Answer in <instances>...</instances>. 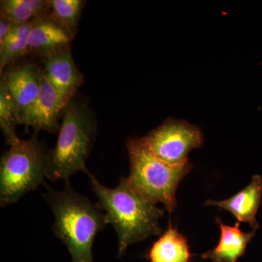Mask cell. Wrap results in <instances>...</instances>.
I'll return each mask as SVG.
<instances>
[{
  "instance_id": "1",
  "label": "cell",
  "mask_w": 262,
  "mask_h": 262,
  "mask_svg": "<svg viewBox=\"0 0 262 262\" xmlns=\"http://www.w3.org/2000/svg\"><path fill=\"white\" fill-rule=\"evenodd\" d=\"M85 173L97 196L98 206L105 211L108 225H113L118 236L117 257L121 258L130 245L161 233L163 210L136 192L127 178L122 177L112 189L101 184L89 170Z\"/></svg>"
},
{
  "instance_id": "2",
  "label": "cell",
  "mask_w": 262,
  "mask_h": 262,
  "mask_svg": "<svg viewBox=\"0 0 262 262\" xmlns=\"http://www.w3.org/2000/svg\"><path fill=\"white\" fill-rule=\"evenodd\" d=\"M43 194L55 216L53 232L68 248L72 262H94L93 245L96 235L108 225L106 215L76 192L70 180L63 190H54L46 185Z\"/></svg>"
},
{
  "instance_id": "3",
  "label": "cell",
  "mask_w": 262,
  "mask_h": 262,
  "mask_svg": "<svg viewBox=\"0 0 262 262\" xmlns=\"http://www.w3.org/2000/svg\"><path fill=\"white\" fill-rule=\"evenodd\" d=\"M58 133L56 146L48 153L46 176L53 182L87 171L86 160L97 134L96 116L85 103L72 98L63 110Z\"/></svg>"
},
{
  "instance_id": "4",
  "label": "cell",
  "mask_w": 262,
  "mask_h": 262,
  "mask_svg": "<svg viewBox=\"0 0 262 262\" xmlns=\"http://www.w3.org/2000/svg\"><path fill=\"white\" fill-rule=\"evenodd\" d=\"M126 147L130 160V174L126 177L129 184L155 204L163 203L171 213L177 208L179 183L192 170V164L184 168L171 166L150 152L140 138H129Z\"/></svg>"
},
{
  "instance_id": "5",
  "label": "cell",
  "mask_w": 262,
  "mask_h": 262,
  "mask_svg": "<svg viewBox=\"0 0 262 262\" xmlns=\"http://www.w3.org/2000/svg\"><path fill=\"white\" fill-rule=\"evenodd\" d=\"M48 150L37 132L27 140L20 139L2 155L0 162V205L17 203L27 193L44 184L47 179Z\"/></svg>"
},
{
  "instance_id": "6",
  "label": "cell",
  "mask_w": 262,
  "mask_h": 262,
  "mask_svg": "<svg viewBox=\"0 0 262 262\" xmlns=\"http://www.w3.org/2000/svg\"><path fill=\"white\" fill-rule=\"evenodd\" d=\"M141 143L155 156L176 168L191 165L189 152L204 142L199 127L177 119H166L158 127L140 138Z\"/></svg>"
},
{
  "instance_id": "7",
  "label": "cell",
  "mask_w": 262,
  "mask_h": 262,
  "mask_svg": "<svg viewBox=\"0 0 262 262\" xmlns=\"http://www.w3.org/2000/svg\"><path fill=\"white\" fill-rule=\"evenodd\" d=\"M42 71L31 63L8 67L2 73L14 104L19 124H23L40 91Z\"/></svg>"
},
{
  "instance_id": "8",
  "label": "cell",
  "mask_w": 262,
  "mask_h": 262,
  "mask_svg": "<svg viewBox=\"0 0 262 262\" xmlns=\"http://www.w3.org/2000/svg\"><path fill=\"white\" fill-rule=\"evenodd\" d=\"M67 104L42 72L39 96L26 115L23 125L32 127L36 132H58L59 119Z\"/></svg>"
},
{
  "instance_id": "9",
  "label": "cell",
  "mask_w": 262,
  "mask_h": 262,
  "mask_svg": "<svg viewBox=\"0 0 262 262\" xmlns=\"http://www.w3.org/2000/svg\"><path fill=\"white\" fill-rule=\"evenodd\" d=\"M42 63L43 74L63 101L68 103L84 82L74 61L70 46L45 58Z\"/></svg>"
},
{
  "instance_id": "10",
  "label": "cell",
  "mask_w": 262,
  "mask_h": 262,
  "mask_svg": "<svg viewBox=\"0 0 262 262\" xmlns=\"http://www.w3.org/2000/svg\"><path fill=\"white\" fill-rule=\"evenodd\" d=\"M70 33L49 15L33 20L29 33L27 55L45 59L70 46Z\"/></svg>"
},
{
  "instance_id": "11",
  "label": "cell",
  "mask_w": 262,
  "mask_h": 262,
  "mask_svg": "<svg viewBox=\"0 0 262 262\" xmlns=\"http://www.w3.org/2000/svg\"><path fill=\"white\" fill-rule=\"evenodd\" d=\"M262 177L253 176L251 183L238 193L225 201H215L208 200L206 206H217L221 210H226L232 213L237 222H244L256 230L259 224L256 221L258 208L261 206Z\"/></svg>"
},
{
  "instance_id": "12",
  "label": "cell",
  "mask_w": 262,
  "mask_h": 262,
  "mask_svg": "<svg viewBox=\"0 0 262 262\" xmlns=\"http://www.w3.org/2000/svg\"><path fill=\"white\" fill-rule=\"evenodd\" d=\"M215 222L221 229L220 241L213 249L203 253L201 257L212 262H237L245 254L248 245L256 235V230L244 232L239 229L238 222L231 227L225 225L221 219L217 218Z\"/></svg>"
},
{
  "instance_id": "13",
  "label": "cell",
  "mask_w": 262,
  "mask_h": 262,
  "mask_svg": "<svg viewBox=\"0 0 262 262\" xmlns=\"http://www.w3.org/2000/svg\"><path fill=\"white\" fill-rule=\"evenodd\" d=\"M191 256L185 236L170 224L146 254L149 262H189Z\"/></svg>"
},
{
  "instance_id": "14",
  "label": "cell",
  "mask_w": 262,
  "mask_h": 262,
  "mask_svg": "<svg viewBox=\"0 0 262 262\" xmlns=\"http://www.w3.org/2000/svg\"><path fill=\"white\" fill-rule=\"evenodd\" d=\"M0 16L14 24L32 21L48 16L51 1L47 0H3L0 4Z\"/></svg>"
},
{
  "instance_id": "15",
  "label": "cell",
  "mask_w": 262,
  "mask_h": 262,
  "mask_svg": "<svg viewBox=\"0 0 262 262\" xmlns=\"http://www.w3.org/2000/svg\"><path fill=\"white\" fill-rule=\"evenodd\" d=\"M33 21V20H32ZM32 21L14 24L8 37L0 45V72L3 73L8 66L27 55L29 33Z\"/></svg>"
},
{
  "instance_id": "16",
  "label": "cell",
  "mask_w": 262,
  "mask_h": 262,
  "mask_svg": "<svg viewBox=\"0 0 262 262\" xmlns=\"http://www.w3.org/2000/svg\"><path fill=\"white\" fill-rule=\"evenodd\" d=\"M84 4L82 0H51L49 17L74 38Z\"/></svg>"
},
{
  "instance_id": "17",
  "label": "cell",
  "mask_w": 262,
  "mask_h": 262,
  "mask_svg": "<svg viewBox=\"0 0 262 262\" xmlns=\"http://www.w3.org/2000/svg\"><path fill=\"white\" fill-rule=\"evenodd\" d=\"M19 125L13 100L3 77L0 80V127L8 145L18 142L20 139L16 134Z\"/></svg>"
},
{
  "instance_id": "18",
  "label": "cell",
  "mask_w": 262,
  "mask_h": 262,
  "mask_svg": "<svg viewBox=\"0 0 262 262\" xmlns=\"http://www.w3.org/2000/svg\"><path fill=\"white\" fill-rule=\"evenodd\" d=\"M13 25L14 23L10 20L3 18H0V45L3 44L5 39L8 37Z\"/></svg>"
}]
</instances>
